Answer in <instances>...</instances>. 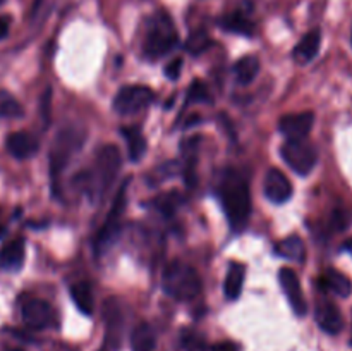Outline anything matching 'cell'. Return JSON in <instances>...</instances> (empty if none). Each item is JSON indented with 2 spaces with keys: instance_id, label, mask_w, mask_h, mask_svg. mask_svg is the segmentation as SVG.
Segmentation results:
<instances>
[{
  "instance_id": "1",
  "label": "cell",
  "mask_w": 352,
  "mask_h": 351,
  "mask_svg": "<svg viewBox=\"0 0 352 351\" xmlns=\"http://www.w3.org/2000/svg\"><path fill=\"white\" fill-rule=\"evenodd\" d=\"M222 209L234 233H241L251 217V195L248 181L243 174L229 169L222 174L217 189Z\"/></svg>"
},
{
  "instance_id": "2",
  "label": "cell",
  "mask_w": 352,
  "mask_h": 351,
  "mask_svg": "<svg viewBox=\"0 0 352 351\" xmlns=\"http://www.w3.org/2000/svg\"><path fill=\"white\" fill-rule=\"evenodd\" d=\"M179 34L170 14L158 10L148 19L146 38H144V54L150 58H160L167 55L177 45Z\"/></svg>"
},
{
  "instance_id": "3",
  "label": "cell",
  "mask_w": 352,
  "mask_h": 351,
  "mask_svg": "<svg viewBox=\"0 0 352 351\" xmlns=\"http://www.w3.org/2000/svg\"><path fill=\"white\" fill-rule=\"evenodd\" d=\"M201 279L191 265L184 262H170L162 275V288L172 298L188 301L201 292Z\"/></svg>"
},
{
  "instance_id": "4",
  "label": "cell",
  "mask_w": 352,
  "mask_h": 351,
  "mask_svg": "<svg viewBox=\"0 0 352 351\" xmlns=\"http://www.w3.org/2000/svg\"><path fill=\"white\" fill-rule=\"evenodd\" d=\"M85 133L79 127L67 126L58 131L50 150V179L54 181V189H57V179L60 172L67 167L69 160L78 150H81Z\"/></svg>"
},
{
  "instance_id": "5",
  "label": "cell",
  "mask_w": 352,
  "mask_h": 351,
  "mask_svg": "<svg viewBox=\"0 0 352 351\" xmlns=\"http://www.w3.org/2000/svg\"><path fill=\"white\" fill-rule=\"evenodd\" d=\"M120 151L116 145H105L98 150L95 160V171L91 176L86 178V181L91 186H95L93 193H105L110 188L113 181H116L117 174L120 171Z\"/></svg>"
},
{
  "instance_id": "6",
  "label": "cell",
  "mask_w": 352,
  "mask_h": 351,
  "mask_svg": "<svg viewBox=\"0 0 352 351\" xmlns=\"http://www.w3.org/2000/svg\"><path fill=\"white\" fill-rule=\"evenodd\" d=\"M126 193H127V181L124 182L122 188L117 191L116 198H113L110 212L107 215L105 224L100 227L98 234L95 237V251L96 255H102L112 248L116 240L120 234V222H122L124 210H126Z\"/></svg>"
},
{
  "instance_id": "7",
  "label": "cell",
  "mask_w": 352,
  "mask_h": 351,
  "mask_svg": "<svg viewBox=\"0 0 352 351\" xmlns=\"http://www.w3.org/2000/svg\"><path fill=\"white\" fill-rule=\"evenodd\" d=\"M280 155L285 164L298 172L299 176H308L318 162V151L306 140H287L280 148Z\"/></svg>"
},
{
  "instance_id": "8",
  "label": "cell",
  "mask_w": 352,
  "mask_h": 351,
  "mask_svg": "<svg viewBox=\"0 0 352 351\" xmlns=\"http://www.w3.org/2000/svg\"><path fill=\"white\" fill-rule=\"evenodd\" d=\"M151 102H153L151 88L143 85H129L117 92L113 98V110L120 116H133L150 105Z\"/></svg>"
},
{
  "instance_id": "9",
  "label": "cell",
  "mask_w": 352,
  "mask_h": 351,
  "mask_svg": "<svg viewBox=\"0 0 352 351\" xmlns=\"http://www.w3.org/2000/svg\"><path fill=\"white\" fill-rule=\"evenodd\" d=\"M103 320H105V339L102 351H117L122 339V310L116 298L103 303Z\"/></svg>"
},
{
  "instance_id": "10",
  "label": "cell",
  "mask_w": 352,
  "mask_h": 351,
  "mask_svg": "<svg viewBox=\"0 0 352 351\" xmlns=\"http://www.w3.org/2000/svg\"><path fill=\"white\" fill-rule=\"evenodd\" d=\"M278 282L282 286V291L287 296L289 305L294 310L298 317H305L308 313V303H306L305 292H302L301 281H299L298 274L292 268H280L278 272Z\"/></svg>"
},
{
  "instance_id": "11",
  "label": "cell",
  "mask_w": 352,
  "mask_h": 351,
  "mask_svg": "<svg viewBox=\"0 0 352 351\" xmlns=\"http://www.w3.org/2000/svg\"><path fill=\"white\" fill-rule=\"evenodd\" d=\"M315 124L313 112H296L287 114L278 123V129L287 140H306Z\"/></svg>"
},
{
  "instance_id": "12",
  "label": "cell",
  "mask_w": 352,
  "mask_h": 351,
  "mask_svg": "<svg viewBox=\"0 0 352 351\" xmlns=\"http://www.w3.org/2000/svg\"><path fill=\"white\" fill-rule=\"evenodd\" d=\"M265 195L272 203H285L292 196V184L287 176L278 169H270L265 176Z\"/></svg>"
},
{
  "instance_id": "13",
  "label": "cell",
  "mask_w": 352,
  "mask_h": 351,
  "mask_svg": "<svg viewBox=\"0 0 352 351\" xmlns=\"http://www.w3.org/2000/svg\"><path fill=\"white\" fill-rule=\"evenodd\" d=\"M315 319L320 329L327 334H332V336H336L344 329L342 313L337 308L336 303H332L330 299H320L316 303Z\"/></svg>"
},
{
  "instance_id": "14",
  "label": "cell",
  "mask_w": 352,
  "mask_h": 351,
  "mask_svg": "<svg viewBox=\"0 0 352 351\" xmlns=\"http://www.w3.org/2000/svg\"><path fill=\"white\" fill-rule=\"evenodd\" d=\"M21 315H23L24 323L31 329H45V327L50 326L52 322V308L47 301L43 299H28L23 303V308H21Z\"/></svg>"
},
{
  "instance_id": "15",
  "label": "cell",
  "mask_w": 352,
  "mask_h": 351,
  "mask_svg": "<svg viewBox=\"0 0 352 351\" xmlns=\"http://www.w3.org/2000/svg\"><path fill=\"white\" fill-rule=\"evenodd\" d=\"M6 148L14 158L24 160V158H31L40 150V141L33 134L26 133V131H17V133L7 136Z\"/></svg>"
},
{
  "instance_id": "16",
  "label": "cell",
  "mask_w": 352,
  "mask_h": 351,
  "mask_svg": "<svg viewBox=\"0 0 352 351\" xmlns=\"http://www.w3.org/2000/svg\"><path fill=\"white\" fill-rule=\"evenodd\" d=\"M320 45H322V31L316 28V30H311L309 33H306L302 36V40L296 45L294 61L301 65L311 62L318 55Z\"/></svg>"
},
{
  "instance_id": "17",
  "label": "cell",
  "mask_w": 352,
  "mask_h": 351,
  "mask_svg": "<svg viewBox=\"0 0 352 351\" xmlns=\"http://www.w3.org/2000/svg\"><path fill=\"white\" fill-rule=\"evenodd\" d=\"M24 264V241L21 237L9 241L0 250V267L6 270H19Z\"/></svg>"
},
{
  "instance_id": "18",
  "label": "cell",
  "mask_w": 352,
  "mask_h": 351,
  "mask_svg": "<svg viewBox=\"0 0 352 351\" xmlns=\"http://www.w3.org/2000/svg\"><path fill=\"white\" fill-rule=\"evenodd\" d=\"M71 292V298L74 301L76 308L82 313V315H91L93 308H95V295H93V289L89 286V282L79 281L74 282L69 289Z\"/></svg>"
},
{
  "instance_id": "19",
  "label": "cell",
  "mask_w": 352,
  "mask_h": 351,
  "mask_svg": "<svg viewBox=\"0 0 352 351\" xmlns=\"http://www.w3.org/2000/svg\"><path fill=\"white\" fill-rule=\"evenodd\" d=\"M244 277H246V268L239 262H232L229 265V272L226 275V282H223V291H226L227 299L234 301L243 292Z\"/></svg>"
},
{
  "instance_id": "20",
  "label": "cell",
  "mask_w": 352,
  "mask_h": 351,
  "mask_svg": "<svg viewBox=\"0 0 352 351\" xmlns=\"http://www.w3.org/2000/svg\"><path fill=\"white\" fill-rule=\"evenodd\" d=\"M275 253L282 258H287V260L302 264L306 258L305 241L299 236H296V234H292V236L285 237V240H282L280 243L275 246Z\"/></svg>"
},
{
  "instance_id": "21",
  "label": "cell",
  "mask_w": 352,
  "mask_h": 351,
  "mask_svg": "<svg viewBox=\"0 0 352 351\" xmlns=\"http://www.w3.org/2000/svg\"><path fill=\"white\" fill-rule=\"evenodd\" d=\"M157 346V334L150 323H140L131 334V350L133 351H153Z\"/></svg>"
},
{
  "instance_id": "22",
  "label": "cell",
  "mask_w": 352,
  "mask_h": 351,
  "mask_svg": "<svg viewBox=\"0 0 352 351\" xmlns=\"http://www.w3.org/2000/svg\"><path fill=\"white\" fill-rule=\"evenodd\" d=\"M323 289L333 292L336 296H340V298H347V296L352 295V282L347 275H344L342 272L339 270H329L322 279Z\"/></svg>"
},
{
  "instance_id": "23",
  "label": "cell",
  "mask_w": 352,
  "mask_h": 351,
  "mask_svg": "<svg viewBox=\"0 0 352 351\" xmlns=\"http://www.w3.org/2000/svg\"><path fill=\"white\" fill-rule=\"evenodd\" d=\"M120 134L124 136V140L127 141V148H129V158L133 162H140L141 158L146 153V140L141 134L140 127H122Z\"/></svg>"
},
{
  "instance_id": "24",
  "label": "cell",
  "mask_w": 352,
  "mask_h": 351,
  "mask_svg": "<svg viewBox=\"0 0 352 351\" xmlns=\"http://www.w3.org/2000/svg\"><path fill=\"white\" fill-rule=\"evenodd\" d=\"M260 72V61L254 55H244L234 65V76L241 85H250Z\"/></svg>"
},
{
  "instance_id": "25",
  "label": "cell",
  "mask_w": 352,
  "mask_h": 351,
  "mask_svg": "<svg viewBox=\"0 0 352 351\" xmlns=\"http://www.w3.org/2000/svg\"><path fill=\"white\" fill-rule=\"evenodd\" d=\"M220 26L226 31L243 34V36H253L254 33V24L241 12H232L223 16L222 19H220Z\"/></svg>"
},
{
  "instance_id": "26",
  "label": "cell",
  "mask_w": 352,
  "mask_h": 351,
  "mask_svg": "<svg viewBox=\"0 0 352 351\" xmlns=\"http://www.w3.org/2000/svg\"><path fill=\"white\" fill-rule=\"evenodd\" d=\"M182 203H184V196L177 191H170L164 193V195H158L157 198L151 202V206L164 217H172L177 212L179 206H181Z\"/></svg>"
},
{
  "instance_id": "27",
  "label": "cell",
  "mask_w": 352,
  "mask_h": 351,
  "mask_svg": "<svg viewBox=\"0 0 352 351\" xmlns=\"http://www.w3.org/2000/svg\"><path fill=\"white\" fill-rule=\"evenodd\" d=\"M23 116V107L12 93L0 89V119H16Z\"/></svg>"
},
{
  "instance_id": "28",
  "label": "cell",
  "mask_w": 352,
  "mask_h": 351,
  "mask_svg": "<svg viewBox=\"0 0 352 351\" xmlns=\"http://www.w3.org/2000/svg\"><path fill=\"white\" fill-rule=\"evenodd\" d=\"M212 45V38L206 33L205 30H196L189 34L188 41H186V48H188L189 54L199 55L203 52H206V48Z\"/></svg>"
},
{
  "instance_id": "29",
  "label": "cell",
  "mask_w": 352,
  "mask_h": 351,
  "mask_svg": "<svg viewBox=\"0 0 352 351\" xmlns=\"http://www.w3.org/2000/svg\"><path fill=\"white\" fill-rule=\"evenodd\" d=\"M188 102L189 103H192V102H210L208 86H206L203 81H198V79H195V81L191 83V86H189V89H188Z\"/></svg>"
},
{
  "instance_id": "30",
  "label": "cell",
  "mask_w": 352,
  "mask_h": 351,
  "mask_svg": "<svg viewBox=\"0 0 352 351\" xmlns=\"http://www.w3.org/2000/svg\"><path fill=\"white\" fill-rule=\"evenodd\" d=\"M181 71H182V58H174V61L165 67V76H167L170 81H175V79H179V76H181Z\"/></svg>"
},
{
  "instance_id": "31",
  "label": "cell",
  "mask_w": 352,
  "mask_h": 351,
  "mask_svg": "<svg viewBox=\"0 0 352 351\" xmlns=\"http://www.w3.org/2000/svg\"><path fill=\"white\" fill-rule=\"evenodd\" d=\"M50 100H52V92H50V88H48L40 100L41 114H43L45 124H48V119H50V116H48V112H50Z\"/></svg>"
},
{
  "instance_id": "32",
  "label": "cell",
  "mask_w": 352,
  "mask_h": 351,
  "mask_svg": "<svg viewBox=\"0 0 352 351\" xmlns=\"http://www.w3.org/2000/svg\"><path fill=\"white\" fill-rule=\"evenodd\" d=\"M212 351H239V346L236 343H232V341H222V343L215 344L212 348Z\"/></svg>"
},
{
  "instance_id": "33",
  "label": "cell",
  "mask_w": 352,
  "mask_h": 351,
  "mask_svg": "<svg viewBox=\"0 0 352 351\" xmlns=\"http://www.w3.org/2000/svg\"><path fill=\"white\" fill-rule=\"evenodd\" d=\"M9 33V19L7 17H0V40L7 36Z\"/></svg>"
},
{
  "instance_id": "34",
  "label": "cell",
  "mask_w": 352,
  "mask_h": 351,
  "mask_svg": "<svg viewBox=\"0 0 352 351\" xmlns=\"http://www.w3.org/2000/svg\"><path fill=\"white\" fill-rule=\"evenodd\" d=\"M346 250L351 251V253H352V240H349V241H347V243H346Z\"/></svg>"
},
{
  "instance_id": "35",
  "label": "cell",
  "mask_w": 352,
  "mask_h": 351,
  "mask_svg": "<svg viewBox=\"0 0 352 351\" xmlns=\"http://www.w3.org/2000/svg\"><path fill=\"white\" fill-rule=\"evenodd\" d=\"M7 351H24V350H21V348H12V350H7Z\"/></svg>"
},
{
  "instance_id": "36",
  "label": "cell",
  "mask_w": 352,
  "mask_h": 351,
  "mask_svg": "<svg viewBox=\"0 0 352 351\" xmlns=\"http://www.w3.org/2000/svg\"><path fill=\"white\" fill-rule=\"evenodd\" d=\"M2 234H3V227L0 226V236H2Z\"/></svg>"
}]
</instances>
